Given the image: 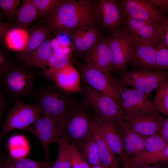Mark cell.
<instances>
[{"label": "cell", "instance_id": "ab89813d", "mask_svg": "<svg viewBox=\"0 0 168 168\" xmlns=\"http://www.w3.org/2000/svg\"><path fill=\"white\" fill-rule=\"evenodd\" d=\"M147 1L168 18V0H147Z\"/></svg>", "mask_w": 168, "mask_h": 168}, {"label": "cell", "instance_id": "277c9868", "mask_svg": "<svg viewBox=\"0 0 168 168\" xmlns=\"http://www.w3.org/2000/svg\"><path fill=\"white\" fill-rule=\"evenodd\" d=\"M70 94L55 85L43 84L35 90L32 96L35 103L40 106L43 115L58 118L67 112L72 102Z\"/></svg>", "mask_w": 168, "mask_h": 168}, {"label": "cell", "instance_id": "d6a6232c", "mask_svg": "<svg viewBox=\"0 0 168 168\" xmlns=\"http://www.w3.org/2000/svg\"><path fill=\"white\" fill-rule=\"evenodd\" d=\"M144 142L145 152L143 153L147 154L158 152L168 143L158 134L144 137Z\"/></svg>", "mask_w": 168, "mask_h": 168}, {"label": "cell", "instance_id": "f35d334b", "mask_svg": "<svg viewBox=\"0 0 168 168\" xmlns=\"http://www.w3.org/2000/svg\"><path fill=\"white\" fill-rule=\"evenodd\" d=\"M15 64L2 53L0 54V75L6 72Z\"/></svg>", "mask_w": 168, "mask_h": 168}, {"label": "cell", "instance_id": "83f0119b", "mask_svg": "<svg viewBox=\"0 0 168 168\" xmlns=\"http://www.w3.org/2000/svg\"><path fill=\"white\" fill-rule=\"evenodd\" d=\"M77 147L91 167L101 164L95 141L91 133Z\"/></svg>", "mask_w": 168, "mask_h": 168}, {"label": "cell", "instance_id": "5b68a950", "mask_svg": "<svg viewBox=\"0 0 168 168\" xmlns=\"http://www.w3.org/2000/svg\"><path fill=\"white\" fill-rule=\"evenodd\" d=\"M42 115L41 108L37 104H27L19 100H16L2 125L0 142L11 131L15 129L21 130L28 127Z\"/></svg>", "mask_w": 168, "mask_h": 168}, {"label": "cell", "instance_id": "9c48e42d", "mask_svg": "<svg viewBox=\"0 0 168 168\" xmlns=\"http://www.w3.org/2000/svg\"><path fill=\"white\" fill-rule=\"evenodd\" d=\"M100 26L112 35L126 29L125 18L119 1L96 0Z\"/></svg>", "mask_w": 168, "mask_h": 168}, {"label": "cell", "instance_id": "7402d4cb", "mask_svg": "<svg viewBox=\"0 0 168 168\" xmlns=\"http://www.w3.org/2000/svg\"><path fill=\"white\" fill-rule=\"evenodd\" d=\"M80 72L70 63L55 75V85L62 91L71 94L81 91Z\"/></svg>", "mask_w": 168, "mask_h": 168}, {"label": "cell", "instance_id": "d590c367", "mask_svg": "<svg viewBox=\"0 0 168 168\" xmlns=\"http://www.w3.org/2000/svg\"><path fill=\"white\" fill-rule=\"evenodd\" d=\"M21 2V0H0V7L7 17L10 19L16 17Z\"/></svg>", "mask_w": 168, "mask_h": 168}, {"label": "cell", "instance_id": "30bf717a", "mask_svg": "<svg viewBox=\"0 0 168 168\" xmlns=\"http://www.w3.org/2000/svg\"><path fill=\"white\" fill-rule=\"evenodd\" d=\"M58 118L49 115H43L30 126L21 130L31 133L39 138L44 150L45 160L48 162L50 144H58L60 140L58 130Z\"/></svg>", "mask_w": 168, "mask_h": 168}, {"label": "cell", "instance_id": "60d3db41", "mask_svg": "<svg viewBox=\"0 0 168 168\" xmlns=\"http://www.w3.org/2000/svg\"><path fill=\"white\" fill-rule=\"evenodd\" d=\"M157 46L168 48V21L163 24L159 40L156 47Z\"/></svg>", "mask_w": 168, "mask_h": 168}, {"label": "cell", "instance_id": "74e56055", "mask_svg": "<svg viewBox=\"0 0 168 168\" xmlns=\"http://www.w3.org/2000/svg\"><path fill=\"white\" fill-rule=\"evenodd\" d=\"M51 45L54 52L63 54L71 55L72 49L68 45L62 43L57 37L52 39Z\"/></svg>", "mask_w": 168, "mask_h": 168}, {"label": "cell", "instance_id": "2e32d148", "mask_svg": "<svg viewBox=\"0 0 168 168\" xmlns=\"http://www.w3.org/2000/svg\"><path fill=\"white\" fill-rule=\"evenodd\" d=\"M165 118L161 115L138 113H124L123 120L143 137L158 134Z\"/></svg>", "mask_w": 168, "mask_h": 168}, {"label": "cell", "instance_id": "e0dca14e", "mask_svg": "<svg viewBox=\"0 0 168 168\" xmlns=\"http://www.w3.org/2000/svg\"><path fill=\"white\" fill-rule=\"evenodd\" d=\"M127 30L130 34L157 45L163 24L153 21L133 18H125Z\"/></svg>", "mask_w": 168, "mask_h": 168}, {"label": "cell", "instance_id": "7a4b0ae2", "mask_svg": "<svg viewBox=\"0 0 168 168\" xmlns=\"http://www.w3.org/2000/svg\"><path fill=\"white\" fill-rule=\"evenodd\" d=\"M96 122L84 106L72 102L68 109L57 119L60 139L77 147L91 134Z\"/></svg>", "mask_w": 168, "mask_h": 168}, {"label": "cell", "instance_id": "c3c4849f", "mask_svg": "<svg viewBox=\"0 0 168 168\" xmlns=\"http://www.w3.org/2000/svg\"><path fill=\"white\" fill-rule=\"evenodd\" d=\"M0 168H3L2 164V162L1 161H0Z\"/></svg>", "mask_w": 168, "mask_h": 168}, {"label": "cell", "instance_id": "cb8c5ba5", "mask_svg": "<svg viewBox=\"0 0 168 168\" xmlns=\"http://www.w3.org/2000/svg\"><path fill=\"white\" fill-rule=\"evenodd\" d=\"M28 32L29 37L27 45L20 54V59L22 61L29 53L43 43L48 35L53 32L46 24L41 22L33 27Z\"/></svg>", "mask_w": 168, "mask_h": 168}, {"label": "cell", "instance_id": "7bdbcfd3", "mask_svg": "<svg viewBox=\"0 0 168 168\" xmlns=\"http://www.w3.org/2000/svg\"><path fill=\"white\" fill-rule=\"evenodd\" d=\"M160 136L168 143V117L165 118L160 129L159 133Z\"/></svg>", "mask_w": 168, "mask_h": 168}, {"label": "cell", "instance_id": "5bb4252c", "mask_svg": "<svg viewBox=\"0 0 168 168\" xmlns=\"http://www.w3.org/2000/svg\"><path fill=\"white\" fill-rule=\"evenodd\" d=\"M125 18H133L156 21L163 24L168 18L147 0L119 1Z\"/></svg>", "mask_w": 168, "mask_h": 168}, {"label": "cell", "instance_id": "ba28073f", "mask_svg": "<svg viewBox=\"0 0 168 168\" xmlns=\"http://www.w3.org/2000/svg\"><path fill=\"white\" fill-rule=\"evenodd\" d=\"M80 74L89 87L113 98L120 104V85L112 77L98 69L76 61Z\"/></svg>", "mask_w": 168, "mask_h": 168}, {"label": "cell", "instance_id": "3957f363", "mask_svg": "<svg viewBox=\"0 0 168 168\" xmlns=\"http://www.w3.org/2000/svg\"><path fill=\"white\" fill-rule=\"evenodd\" d=\"M30 68L15 64L0 76L1 89L12 100L32 96L36 75Z\"/></svg>", "mask_w": 168, "mask_h": 168}, {"label": "cell", "instance_id": "8d00e7d4", "mask_svg": "<svg viewBox=\"0 0 168 168\" xmlns=\"http://www.w3.org/2000/svg\"><path fill=\"white\" fill-rule=\"evenodd\" d=\"M155 48L158 70L168 71V48L162 46H157Z\"/></svg>", "mask_w": 168, "mask_h": 168}, {"label": "cell", "instance_id": "8fae6325", "mask_svg": "<svg viewBox=\"0 0 168 168\" xmlns=\"http://www.w3.org/2000/svg\"><path fill=\"white\" fill-rule=\"evenodd\" d=\"M130 35L131 41L128 64L132 70H158L155 47L149 42Z\"/></svg>", "mask_w": 168, "mask_h": 168}, {"label": "cell", "instance_id": "836d02e7", "mask_svg": "<svg viewBox=\"0 0 168 168\" xmlns=\"http://www.w3.org/2000/svg\"><path fill=\"white\" fill-rule=\"evenodd\" d=\"M13 165L16 168H50L46 161H36L26 158H9Z\"/></svg>", "mask_w": 168, "mask_h": 168}, {"label": "cell", "instance_id": "44dd1931", "mask_svg": "<svg viewBox=\"0 0 168 168\" xmlns=\"http://www.w3.org/2000/svg\"><path fill=\"white\" fill-rule=\"evenodd\" d=\"M55 35L52 32L36 49L29 53L23 61L22 66L29 68L44 69L47 66L49 60L53 53L51 41Z\"/></svg>", "mask_w": 168, "mask_h": 168}, {"label": "cell", "instance_id": "f6af8a7d", "mask_svg": "<svg viewBox=\"0 0 168 168\" xmlns=\"http://www.w3.org/2000/svg\"><path fill=\"white\" fill-rule=\"evenodd\" d=\"M130 161L132 165L133 168H159L156 166H150L149 165H138L135 164L132 162L130 160Z\"/></svg>", "mask_w": 168, "mask_h": 168}, {"label": "cell", "instance_id": "52a82bcc", "mask_svg": "<svg viewBox=\"0 0 168 168\" xmlns=\"http://www.w3.org/2000/svg\"><path fill=\"white\" fill-rule=\"evenodd\" d=\"M85 92L87 103L92 108L98 119L118 123L123 120L124 112L116 100L95 90L87 85L85 87Z\"/></svg>", "mask_w": 168, "mask_h": 168}, {"label": "cell", "instance_id": "4dcf8cb0", "mask_svg": "<svg viewBox=\"0 0 168 168\" xmlns=\"http://www.w3.org/2000/svg\"><path fill=\"white\" fill-rule=\"evenodd\" d=\"M59 142L65 148L69 155L72 168H91L75 145L61 139Z\"/></svg>", "mask_w": 168, "mask_h": 168}, {"label": "cell", "instance_id": "1f68e13d", "mask_svg": "<svg viewBox=\"0 0 168 168\" xmlns=\"http://www.w3.org/2000/svg\"><path fill=\"white\" fill-rule=\"evenodd\" d=\"M153 102L158 110L168 117V81L156 89Z\"/></svg>", "mask_w": 168, "mask_h": 168}, {"label": "cell", "instance_id": "7c38bea8", "mask_svg": "<svg viewBox=\"0 0 168 168\" xmlns=\"http://www.w3.org/2000/svg\"><path fill=\"white\" fill-rule=\"evenodd\" d=\"M106 39L111 55L110 71L122 73L125 72L130 60L131 35L126 29L120 33L108 35Z\"/></svg>", "mask_w": 168, "mask_h": 168}, {"label": "cell", "instance_id": "ac0fdd59", "mask_svg": "<svg viewBox=\"0 0 168 168\" xmlns=\"http://www.w3.org/2000/svg\"><path fill=\"white\" fill-rule=\"evenodd\" d=\"M83 56L85 64L107 74H110V68L111 63V55L106 38L102 37Z\"/></svg>", "mask_w": 168, "mask_h": 168}, {"label": "cell", "instance_id": "9a60e30c", "mask_svg": "<svg viewBox=\"0 0 168 168\" xmlns=\"http://www.w3.org/2000/svg\"><path fill=\"white\" fill-rule=\"evenodd\" d=\"M98 26L86 25L76 28L68 32L73 51L83 55L92 48L103 37Z\"/></svg>", "mask_w": 168, "mask_h": 168}, {"label": "cell", "instance_id": "d6986e66", "mask_svg": "<svg viewBox=\"0 0 168 168\" xmlns=\"http://www.w3.org/2000/svg\"><path fill=\"white\" fill-rule=\"evenodd\" d=\"M95 118L101 128L105 139L113 152L122 161L128 158L124 152L123 140L118 122L102 121Z\"/></svg>", "mask_w": 168, "mask_h": 168}, {"label": "cell", "instance_id": "603a6c76", "mask_svg": "<svg viewBox=\"0 0 168 168\" xmlns=\"http://www.w3.org/2000/svg\"><path fill=\"white\" fill-rule=\"evenodd\" d=\"M95 119L91 134L95 141L101 164L106 168H121L120 165V160L107 143L100 125L96 118Z\"/></svg>", "mask_w": 168, "mask_h": 168}, {"label": "cell", "instance_id": "bcb514c9", "mask_svg": "<svg viewBox=\"0 0 168 168\" xmlns=\"http://www.w3.org/2000/svg\"><path fill=\"white\" fill-rule=\"evenodd\" d=\"M122 162L123 165L121 168H133L132 163L128 158Z\"/></svg>", "mask_w": 168, "mask_h": 168}, {"label": "cell", "instance_id": "e575fe53", "mask_svg": "<svg viewBox=\"0 0 168 168\" xmlns=\"http://www.w3.org/2000/svg\"><path fill=\"white\" fill-rule=\"evenodd\" d=\"M56 159L51 168H72L69 155L65 148L59 142Z\"/></svg>", "mask_w": 168, "mask_h": 168}, {"label": "cell", "instance_id": "7dc6e473", "mask_svg": "<svg viewBox=\"0 0 168 168\" xmlns=\"http://www.w3.org/2000/svg\"><path fill=\"white\" fill-rule=\"evenodd\" d=\"M91 168H106L102 164H100L97 165H96L94 166H93L91 167Z\"/></svg>", "mask_w": 168, "mask_h": 168}, {"label": "cell", "instance_id": "6da1fadb", "mask_svg": "<svg viewBox=\"0 0 168 168\" xmlns=\"http://www.w3.org/2000/svg\"><path fill=\"white\" fill-rule=\"evenodd\" d=\"M56 35L86 25L100 26L96 0H63L56 11L42 22Z\"/></svg>", "mask_w": 168, "mask_h": 168}, {"label": "cell", "instance_id": "d4e9b609", "mask_svg": "<svg viewBox=\"0 0 168 168\" xmlns=\"http://www.w3.org/2000/svg\"><path fill=\"white\" fill-rule=\"evenodd\" d=\"M5 33V40L8 48L21 52L26 49L28 42L29 34V32L25 29L11 27Z\"/></svg>", "mask_w": 168, "mask_h": 168}, {"label": "cell", "instance_id": "b9f144b4", "mask_svg": "<svg viewBox=\"0 0 168 168\" xmlns=\"http://www.w3.org/2000/svg\"><path fill=\"white\" fill-rule=\"evenodd\" d=\"M2 89L0 91V119L2 124L3 119V115L7 106V101Z\"/></svg>", "mask_w": 168, "mask_h": 168}, {"label": "cell", "instance_id": "4fadbf2b", "mask_svg": "<svg viewBox=\"0 0 168 168\" xmlns=\"http://www.w3.org/2000/svg\"><path fill=\"white\" fill-rule=\"evenodd\" d=\"M119 92L120 105L124 113H142L160 115L153 101L148 98L149 94L120 85Z\"/></svg>", "mask_w": 168, "mask_h": 168}, {"label": "cell", "instance_id": "f1b7e54d", "mask_svg": "<svg viewBox=\"0 0 168 168\" xmlns=\"http://www.w3.org/2000/svg\"><path fill=\"white\" fill-rule=\"evenodd\" d=\"M36 7L38 19L42 22L50 16L58 9L63 0H32Z\"/></svg>", "mask_w": 168, "mask_h": 168}, {"label": "cell", "instance_id": "4316f807", "mask_svg": "<svg viewBox=\"0 0 168 168\" xmlns=\"http://www.w3.org/2000/svg\"><path fill=\"white\" fill-rule=\"evenodd\" d=\"M71 55H65L54 52L50 56L47 67L43 70L42 75L46 79L54 80L56 73L70 63Z\"/></svg>", "mask_w": 168, "mask_h": 168}, {"label": "cell", "instance_id": "484cf974", "mask_svg": "<svg viewBox=\"0 0 168 168\" xmlns=\"http://www.w3.org/2000/svg\"><path fill=\"white\" fill-rule=\"evenodd\" d=\"M15 27L25 28L38 19L37 8L32 0H23L16 14Z\"/></svg>", "mask_w": 168, "mask_h": 168}, {"label": "cell", "instance_id": "f546056e", "mask_svg": "<svg viewBox=\"0 0 168 168\" xmlns=\"http://www.w3.org/2000/svg\"><path fill=\"white\" fill-rule=\"evenodd\" d=\"M129 158L133 163L138 165H149L158 161H168V143L163 149L157 153H143Z\"/></svg>", "mask_w": 168, "mask_h": 168}, {"label": "cell", "instance_id": "ffe728a7", "mask_svg": "<svg viewBox=\"0 0 168 168\" xmlns=\"http://www.w3.org/2000/svg\"><path fill=\"white\" fill-rule=\"evenodd\" d=\"M118 124L123 136L124 152L126 157L137 156L144 153V137L134 131L123 120Z\"/></svg>", "mask_w": 168, "mask_h": 168}, {"label": "cell", "instance_id": "8992f818", "mask_svg": "<svg viewBox=\"0 0 168 168\" xmlns=\"http://www.w3.org/2000/svg\"><path fill=\"white\" fill-rule=\"evenodd\" d=\"M168 81V71L131 70L122 73L118 82L149 94Z\"/></svg>", "mask_w": 168, "mask_h": 168}, {"label": "cell", "instance_id": "ee69618b", "mask_svg": "<svg viewBox=\"0 0 168 168\" xmlns=\"http://www.w3.org/2000/svg\"><path fill=\"white\" fill-rule=\"evenodd\" d=\"M2 164L3 168H16L13 165L9 158L5 159Z\"/></svg>", "mask_w": 168, "mask_h": 168}]
</instances>
